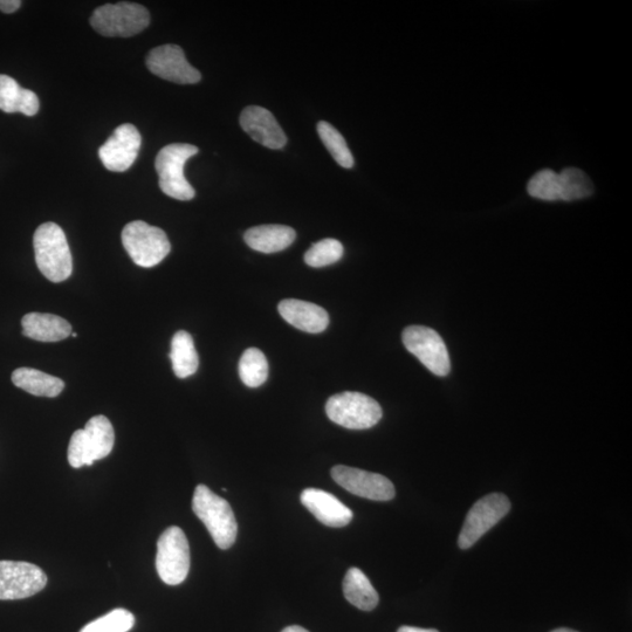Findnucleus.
<instances>
[{"mask_svg": "<svg viewBox=\"0 0 632 632\" xmlns=\"http://www.w3.org/2000/svg\"><path fill=\"white\" fill-rule=\"evenodd\" d=\"M22 326L26 338L39 342H59L72 334L70 322L54 314H26Z\"/></svg>", "mask_w": 632, "mask_h": 632, "instance_id": "a211bd4d", "label": "nucleus"}, {"mask_svg": "<svg viewBox=\"0 0 632 632\" xmlns=\"http://www.w3.org/2000/svg\"><path fill=\"white\" fill-rule=\"evenodd\" d=\"M142 137L135 126L126 123L114 133L99 150L103 166L113 173H125L136 161Z\"/></svg>", "mask_w": 632, "mask_h": 632, "instance_id": "4468645a", "label": "nucleus"}, {"mask_svg": "<svg viewBox=\"0 0 632 632\" xmlns=\"http://www.w3.org/2000/svg\"><path fill=\"white\" fill-rule=\"evenodd\" d=\"M331 473L334 482L354 496L375 501H389L395 498L394 484L382 474L345 465L334 466Z\"/></svg>", "mask_w": 632, "mask_h": 632, "instance_id": "f8f14e48", "label": "nucleus"}, {"mask_svg": "<svg viewBox=\"0 0 632 632\" xmlns=\"http://www.w3.org/2000/svg\"><path fill=\"white\" fill-rule=\"evenodd\" d=\"M297 233L285 225H261L247 230L245 242L252 250L261 253H276L291 246Z\"/></svg>", "mask_w": 632, "mask_h": 632, "instance_id": "6ab92c4d", "label": "nucleus"}, {"mask_svg": "<svg viewBox=\"0 0 632 632\" xmlns=\"http://www.w3.org/2000/svg\"><path fill=\"white\" fill-rule=\"evenodd\" d=\"M169 357L178 379H187V377L196 374L199 359L194 339L188 332L180 331L174 335Z\"/></svg>", "mask_w": 632, "mask_h": 632, "instance_id": "5701e85b", "label": "nucleus"}, {"mask_svg": "<svg viewBox=\"0 0 632 632\" xmlns=\"http://www.w3.org/2000/svg\"><path fill=\"white\" fill-rule=\"evenodd\" d=\"M343 594L349 603L364 611H372L379 604L380 597L366 574L359 568H350L343 580Z\"/></svg>", "mask_w": 632, "mask_h": 632, "instance_id": "4be33fe9", "label": "nucleus"}, {"mask_svg": "<svg viewBox=\"0 0 632 632\" xmlns=\"http://www.w3.org/2000/svg\"><path fill=\"white\" fill-rule=\"evenodd\" d=\"M239 376L246 387L263 386L269 377V362L261 350L257 348L245 350L239 362Z\"/></svg>", "mask_w": 632, "mask_h": 632, "instance_id": "b1692460", "label": "nucleus"}, {"mask_svg": "<svg viewBox=\"0 0 632 632\" xmlns=\"http://www.w3.org/2000/svg\"><path fill=\"white\" fill-rule=\"evenodd\" d=\"M300 500L302 505L326 526L345 527L353 520L352 510L326 491L307 489L301 493Z\"/></svg>", "mask_w": 632, "mask_h": 632, "instance_id": "dca6fc26", "label": "nucleus"}, {"mask_svg": "<svg viewBox=\"0 0 632 632\" xmlns=\"http://www.w3.org/2000/svg\"><path fill=\"white\" fill-rule=\"evenodd\" d=\"M71 336H72V338H78V334L74 333V332H72Z\"/></svg>", "mask_w": 632, "mask_h": 632, "instance_id": "72a5a7b5", "label": "nucleus"}, {"mask_svg": "<svg viewBox=\"0 0 632 632\" xmlns=\"http://www.w3.org/2000/svg\"><path fill=\"white\" fill-rule=\"evenodd\" d=\"M278 311L288 324L302 332L322 333L329 325L328 313L324 308L312 302L286 299L280 302Z\"/></svg>", "mask_w": 632, "mask_h": 632, "instance_id": "f3484780", "label": "nucleus"}, {"mask_svg": "<svg viewBox=\"0 0 632 632\" xmlns=\"http://www.w3.org/2000/svg\"><path fill=\"white\" fill-rule=\"evenodd\" d=\"M198 153V148L187 143H174L158 153L155 168L160 177V188L167 196L177 201H191L195 189L184 176L185 163Z\"/></svg>", "mask_w": 632, "mask_h": 632, "instance_id": "20e7f679", "label": "nucleus"}, {"mask_svg": "<svg viewBox=\"0 0 632 632\" xmlns=\"http://www.w3.org/2000/svg\"><path fill=\"white\" fill-rule=\"evenodd\" d=\"M22 6L20 0H0V11L4 13H15Z\"/></svg>", "mask_w": 632, "mask_h": 632, "instance_id": "c756f323", "label": "nucleus"}, {"mask_svg": "<svg viewBox=\"0 0 632 632\" xmlns=\"http://www.w3.org/2000/svg\"><path fill=\"white\" fill-rule=\"evenodd\" d=\"M122 243L134 263L144 269L160 264L171 250L166 232L142 221L125 226Z\"/></svg>", "mask_w": 632, "mask_h": 632, "instance_id": "0eeeda50", "label": "nucleus"}, {"mask_svg": "<svg viewBox=\"0 0 632 632\" xmlns=\"http://www.w3.org/2000/svg\"><path fill=\"white\" fill-rule=\"evenodd\" d=\"M343 252H345V250H343V246L339 240L332 238L322 239L306 252L305 263L308 266L319 269V267L338 263L343 256Z\"/></svg>", "mask_w": 632, "mask_h": 632, "instance_id": "cd10ccee", "label": "nucleus"}, {"mask_svg": "<svg viewBox=\"0 0 632 632\" xmlns=\"http://www.w3.org/2000/svg\"><path fill=\"white\" fill-rule=\"evenodd\" d=\"M190 546L180 527H169L157 542L156 568L169 586L181 585L190 570Z\"/></svg>", "mask_w": 632, "mask_h": 632, "instance_id": "6e6552de", "label": "nucleus"}, {"mask_svg": "<svg viewBox=\"0 0 632 632\" xmlns=\"http://www.w3.org/2000/svg\"><path fill=\"white\" fill-rule=\"evenodd\" d=\"M561 184V201L572 202L593 195L592 180L582 170L567 168L559 174Z\"/></svg>", "mask_w": 632, "mask_h": 632, "instance_id": "393cba45", "label": "nucleus"}, {"mask_svg": "<svg viewBox=\"0 0 632 632\" xmlns=\"http://www.w3.org/2000/svg\"><path fill=\"white\" fill-rule=\"evenodd\" d=\"M281 632H309L305 628L299 627V625H291V627L285 628Z\"/></svg>", "mask_w": 632, "mask_h": 632, "instance_id": "2f4dec72", "label": "nucleus"}, {"mask_svg": "<svg viewBox=\"0 0 632 632\" xmlns=\"http://www.w3.org/2000/svg\"><path fill=\"white\" fill-rule=\"evenodd\" d=\"M510 511L511 501L501 493H492L477 501L466 515L458 538L459 548H471Z\"/></svg>", "mask_w": 632, "mask_h": 632, "instance_id": "9d476101", "label": "nucleus"}, {"mask_svg": "<svg viewBox=\"0 0 632 632\" xmlns=\"http://www.w3.org/2000/svg\"><path fill=\"white\" fill-rule=\"evenodd\" d=\"M552 632H577V631L566 629V628H561V629H556V630H554Z\"/></svg>", "mask_w": 632, "mask_h": 632, "instance_id": "473e14b6", "label": "nucleus"}, {"mask_svg": "<svg viewBox=\"0 0 632 632\" xmlns=\"http://www.w3.org/2000/svg\"><path fill=\"white\" fill-rule=\"evenodd\" d=\"M402 340L408 352L417 357L429 372L437 376H448L451 370L450 356L441 335L424 326L404 329Z\"/></svg>", "mask_w": 632, "mask_h": 632, "instance_id": "1a4fd4ad", "label": "nucleus"}, {"mask_svg": "<svg viewBox=\"0 0 632 632\" xmlns=\"http://www.w3.org/2000/svg\"><path fill=\"white\" fill-rule=\"evenodd\" d=\"M240 126L261 146L270 149H281L286 146L287 137L284 130L274 115L263 107H246L240 115Z\"/></svg>", "mask_w": 632, "mask_h": 632, "instance_id": "2eb2a0df", "label": "nucleus"}, {"mask_svg": "<svg viewBox=\"0 0 632 632\" xmlns=\"http://www.w3.org/2000/svg\"><path fill=\"white\" fill-rule=\"evenodd\" d=\"M318 133L320 139L324 142L325 147L331 153L334 160L343 168H353L354 158L347 146L345 137L336 130L331 123L326 121L319 122Z\"/></svg>", "mask_w": 632, "mask_h": 632, "instance_id": "a878e982", "label": "nucleus"}, {"mask_svg": "<svg viewBox=\"0 0 632 632\" xmlns=\"http://www.w3.org/2000/svg\"><path fill=\"white\" fill-rule=\"evenodd\" d=\"M40 103L36 93L20 87L9 75L0 74V111L34 116Z\"/></svg>", "mask_w": 632, "mask_h": 632, "instance_id": "aec40b11", "label": "nucleus"}, {"mask_svg": "<svg viewBox=\"0 0 632 632\" xmlns=\"http://www.w3.org/2000/svg\"><path fill=\"white\" fill-rule=\"evenodd\" d=\"M38 269L52 283L72 276L73 259L63 229L56 223L40 225L33 237Z\"/></svg>", "mask_w": 632, "mask_h": 632, "instance_id": "f257e3e1", "label": "nucleus"}, {"mask_svg": "<svg viewBox=\"0 0 632 632\" xmlns=\"http://www.w3.org/2000/svg\"><path fill=\"white\" fill-rule=\"evenodd\" d=\"M192 510L208 528L219 548L225 551L235 545L238 524L228 501L217 496L208 486L198 485L192 498Z\"/></svg>", "mask_w": 632, "mask_h": 632, "instance_id": "f03ea898", "label": "nucleus"}, {"mask_svg": "<svg viewBox=\"0 0 632 632\" xmlns=\"http://www.w3.org/2000/svg\"><path fill=\"white\" fill-rule=\"evenodd\" d=\"M115 443V432L111 421L105 416H95L85 429L74 432L68 446V463L74 469L92 466L96 460L111 455Z\"/></svg>", "mask_w": 632, "mask_h": 632, "instance_id": "7ed1b4c3", "label": "nucleus"}, {"mask_svg": "<svg viewBox=\"0 0 632 632\" xmlns=\"http://www.w3.org/2000/svg\"><path fill=\"white\" fill-rule=\"evenodd\" d=\"M12 382L26 393L40 397H57L65 388L63 380L32 368L15 370L12 374Z\"/></svg>", "mask_w": 632, "mask_h": 632, "instance_id": "412c9836", "label": "nucleus"}, {"mask_svg": "<svg viewBox=\"0 0 632 632\" xmlns=\"http://www.w3.org/2000/svg\"><path fill=\"white\" fill-rule=\"evenodd\" d=\"M326 412L332 422L350 430H367L381 421L383 411L374 398L345 391L329 398Z\"/></svg>", "mask_w": 632, "mask_h": 632, "instance_id": "39448f33", "label": "nucleus"}, {"mask_svg": "<svg viewBox=\"0 0 632 632\" xmlns=\"http://www.w3.org/2000/svg\"><path fill=\"white\" fill-rule=\"evenodd\" d=\"M397 632H439L435 629H422V628H416V627H408V625H404V627H401L400 629H398Z\"/></svg>", "mask_w": 632, "mask_h": 632, "instance_id": "7c9ffc66", "label": "nucleus"}, {"mask_svg": "<svg viewBox=\"0 0 632 632\" xmlns=\"http://www.w3.org/2000/svg\"><path fill=\"white\" fill-rule=\"evenodd\" d=\"M47 585L43 569L29 562L0 561V601L24 600Z\"/></svg>", "mask_w": 632, "mask_h": 632, "instance_id": "9b49d317", "label": "nucleus"}, {"mask_svg": "<svg viewBox=\"0 0 632 632\" xmlns=\"http://www.w3.org/2000/svg\"><path fill=\"white\" fill-rule=\"evenodd\" d=\"M528 194L541 201H561V184L559 174L545 169L535 174L527 185Z\"/></svg>", "mask_w": 632, "mask_h": 632, "instance_id": "bb28decb", "label": "nucleus"}, {"mask_svg": "<svg viewBox=\"0 0 632 632\" xmlns=\"http://www.w3.org/2000/svg\"><path fill=\"white\" fill-rule=\"evenodd\" d=\"M149 23V11L128 2L102 5L91 18L93 29L105 37H133L146 30Z\"/></svg>", "mask_w": 632, "mask_h": 632, "instance_id": "423d86ee", "label": "nucleus"}, {"mask_svg": "<svg viewBox=\"0 0 632 632\" xmlns=\"http://www.w3.org/2000/svg\"><path fill=\"white\" fill-rule=\"evenodd\" d=\"M147 66L157 77L175 84L192 85L202 79L201 73L188 63L184 51L177 45H163L151 50Z\"/></svg>", "mask_w": 632, "mask_h": 632, "instance_id": "ddd939ff", "label": "nucleus"}, {"mask_svg": "<svg viewBox=\"0 0 632 632\" xmlns=\"http://www.w3.org/2000/svg\"><path fill=\"white\" fill-rule=\"evenodd\" d=\"M135 624V617L126 609H115L111 613L86 625L80 632H128Z\"/></svg>", "mask_w": 632, "mask_h": 632, "instance_id": "c85d7f7f", "label": "nucleus"}]
</instances>
